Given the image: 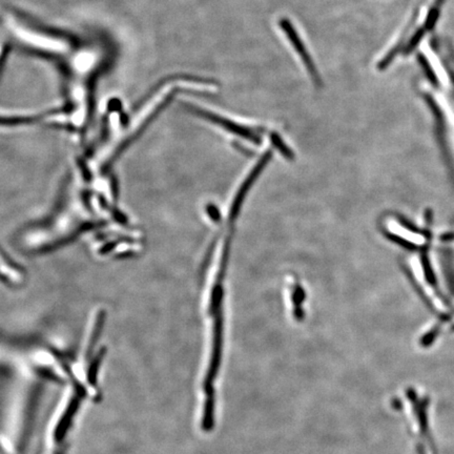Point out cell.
<instances>
[{"label": "cell", "instance_id": "ba28073f", "mask_svg": "<svg viewBox=\"0 0 454 454\" xmlns=\"http://www.w3.org/2000/svg\"><path fill=\"white\" fill-rule=\"evenodd\" d=\"M104 352L99 353L98 356L95 358V360L93 361L92 364H91L90 369H88V382H90L92 385L96 383L97 372H98V368L99 366H100V362L101 360H102V357H104Z\"/></svg>", "mask_w": 454, "mask_h": 454}, {"label": "cell", "instance_id": "6da1fadb", "mask_svg": "<svg viewBox=\"0 0 454 454\" xmlns=\"http://www.w3.org/2000/svg\"><path fill=\"white\" fill-rule=\"evenodd\" d=\"M280 28H281L282 31L285 34L286 37L290 40L292 46H294V50H296L298 55L300 56L301 60H302L303 64L305 66L306 70H308V74H310V78H312V82H314V86L316 88H322V79H321V75L319 73L318 68H316V64H314V60H312V56L308 53V48H306L305 44L301 39L300 35H299L298 32H296V28L294 27V24L292 23L290 19L287 18H281L279 21Z\"/></svg>", "mask_w": 454, "mask_h": 454}, {"label": "cell", "instance_id": "7a4b0ae2", "mask_svg": "<svg viewBox=\"0 0 454 454\" xmlns=\"http://www.w3.org/2000/svg\"><path fill=\"white\" fill-rule=\"evenodd\" d=\"M185 108L189 112L193 113V114L197 115L198 117H201V118L209 121V122L214 123V124L219 125L220 128L224 129L227 132L233 133V134L237 135V136L241 137V138L252 141V143L260 144V142L262 141L261 137L259 136L258 133H256L252 129L246 128V126L239 124V123H236L234 121L229 120V119L223 118V117L219 116V115L214 114V113L203 110L201 108H198V106H193V104H185Z\"/></svg>", "mask_w": 454, "mask_h": 454}, {"label": "cell", "instance_id": "3957f363", "mask_svg": "<svg viewBox=\"0 0 454 454\" xmlns=\"http://www.w3.org/2000/svg\"><path fill=\"white\" fill-rule=\"evenodd\" d=\"M408 267L410 270L411 274L413 276L415 283L419 286V290L423 292L424 296L431 301V304L435 306L437 310H446V305L444 304L443 300L439 298V294L435 292V288L431 285V282L428 281L427 274H426L425 268H424L423 263L417 256H411L408 259Z\"/></svg>", "mask_w": 454, "mask_h": 454}, {"label": "cell", "instance_id": "5b68a950", "mask_svg": "<svg viewBox=\"0 0 454 454\" xmlns=\"http://www.w3.org/2000/svg\"><path fill=\"white\" fill-rule=\"evenodd\" d=\"M388 231L392 237L397 240L410 244L413 246H423L426 239L422 234L417 233L407 226L403 225L399 221H389Z\"/></svg>", "mask_w": 454, "mask_h": 454}, {"label": "cell", "instance_id": "8992f818", "mask_svg": "<svg viewBox=\"0 0 454 454\" xmlns=\"http://www.w3.org/2000/svg\"><path fill=\"white\" fill-rule=\"evenodd\" d=\"M78 406H79V401L77 399H74L70 401L68 410L66 411L64 417H62V421L59 422L57 428H56L55 439L57 441H62L64 439L66 431H68V428L70 427V423H72L75 413L77 411Z\"/></svg>", "mask_w": 454, "mask_h": 454}, {"label": "cell", "instance_id": "52a82bcc", "mask_svg": "<svg viewBox=\"0 0 454 454\" xmlns=\"http://www.w3.org/2000/svg\"><path fill=\"white\" fill-rule=\"evenodd\" d=\"M270 140H272V144H274L276 149H279V151H281L284 156H292V151H290V149H288L287 145L283 142V140H282L281 137L279 136V134H276V133H272V134L270 135Z\"/></svg>", "mask_w": 454, "mask_h": 454}, {"label": "cell", "instance_id": "277c9868", "mask_svg": "<svg viewBox=\"0 0 454 454\" xmlns=\"http://www.w3.org/2000/svg\"><path fill=\"white\" fill-rule=\"evenodd\" d=\"M14 32L16 35L23 40L24 42L31 44L37 48H46V50H64L66 48L64 44H60L58 40L52 39V38L44 37V36L37 35L33 32L28 31V30L22 29L19 27H14Z\"/></svg>", "mask_w": 454, "mask_h": 454}]
</instances>
